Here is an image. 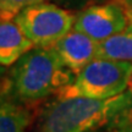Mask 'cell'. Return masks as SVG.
Masks as SVG:
<instances>
[{"instance_id":"obj_1","label":"cell","mask_w":132,"mask_h":132,"mask_svg":"<svg viewBox=\"0 0 132 132\" xmlns=\"http://www.w3.org/2000/svg\"><path fill=\"white\" fill-rule=\"evenodd\" d=\"M75 76L54 47H33L11 65L1 82L0 94L21 104L37 102L57 93Z\"/></svg>"},{"instance_id":"obj_2","label":"cell","mask_w":132,"mask_h":132,"mask_svg":"<svg viewBox=\"0 0 132 132\" xmlns=\"http://www.w3.org/2000/svg\"><path fill=\"white\" fill-rule=\"evenodd\" d=\"M132 109V89L108 99L57 98L47 104L36 132H95L113 125Z\"/></svg>"},{"instance_id":"obj_3","label":"cell","mask_w":132,"mask_h":132,"mask_svg":"<svg viewBox=\"0 0 132 132\" xmlns=\"http://www.w3.org/2000/svg\"><path fill=\"white\" fill-rule=\"evenodd\" d=\"M131 85L132 64L95 57L75 76L71 83L57 92V98L108 99L128 90Z\"/></svg>"},{"instance_id":"obj_4","label":"cell","mask_w":132,"mask_h":132,"mask_svg":"<svg viewBox=\"0 0 132 132\" xmlns=\"http://www.w3.org/2000/svg\"><path fill=\"white\" fill-rule=\"evenodd\" d=\"M76 16L54 4L38 3L15 16L22 33L34 47H53L73 28Z\"/></svg>"},{"instance_id":"obj_5","label":"cell","mask_w":132,"mask_h":132,"mask_svg":"<svg viewBox=\"0 0 132 132\" xmlns=\"http://www.w3.org/2000/svg\"><path fill=\"white\" fill-rule=\"evenodd\" d=\"M131 20L122 4L106 3L86 7L77 14L73 29L100 43L125 29Z\"/></svg>"},{"instance_id":"obj_6","label":"cell","mask_w":132,"mask_h":132,"mask_svg":"<svg viewBox=\"0 0 132 132\" xmlns=\"http://www.w3.org/2000/svg\"><path fill=\"white\" fill-rule=\"evenodd\" d=\"M53 47L64 65L77 75L87 64L97 57L98 42L72 28Z\"/></svg>"},{"instance_id":"obj_7","label":"cell","mask_w":132,"mask_h":132,"mask_svg":"<svg viewBox=\"0 0 132 132\" xmlns=\"http://www.w3.org/2000/svg\"><path fill=\"white\" fill-rule=\"evenodd\" d=\"M33 47L14 20H0V65L11 66Z\"/></svg>"},{"instance_id":"obj_8","label":"cell","mask_w":132,"mask_h":132,"mask_svg":"<svg viewBox=\"0 0 132 132\" xmlns=\"http://www.w3.org/2000/svg\"><path fill=\"white\" fill-rule=\"evenodd\" d=\"M31 121L28 109L0 94V132H27Z\"/></svg>"},{"instance_id":"obj_9","label":"cell","mask_w":132,"mask_h":132,"mask_svg":"<svg viewBox=\"0 0 132 132\" xmlns=\"http://www.w3.org/2000/svg\"><path fill=\"white\" fill-rule=\"evenodd\" d=\"M97 57L132 64V20L121 32L98 43Z\"/></svg>"},{"instance_id":"obj_10","label":"cell","mask_w":132,"mask_h":132,"mask_svg":"<svg viewBox=\"0 0 132 132\" xmlns=\"http://www.w3.org/2000/svg\"><path fill=\"white\" fill-rule=\"evenodd\" d=\"M45 0H0V20H14L27 6Z\"/></svg>"},{"instance_id":"obj_11","label":"cell","mask_w":132,"mask_h":132,"mask_svg":"<svg viewBox=\"0 0 132 132\" xmlns=\"http://www.w3.org/2000/svg\"><path fill=\"white\" fill-rule=\"evenodd\" d=\"M109 132H132V109L123 113L113 125H110Z\"/></svg>"},{"instance_id":"obj_12","label":"cell","mask_w":132,"mask_h":132,"mask_svg":"<svg viewBox=\"0 0 132 132\" xmlns=\"http://www.w3.org/2000/svg\"><path fill=\"white\" fill-rule=\"evenodd\" d=\"M6 72H7V70H6V66L0 65V86H1V82H3V80H4Z\"/></svg>"},{"instance_id":"obj_13","label":"cell","mask_w":132,"mask_h":132,"mask_svg":"<svg viewBox=\"0 0 132 132\" xmlns=\"http://www.w3.org/2000/svg\"><path fill=\"white\" fill-rule=\"evenodd\" d=\"M66 4H83V3H87L89 0H61Z\"/></svg>"},{"instance_id":"obj_14","label":"cell","mask_w":132,"mask_h":132,"mask_svg":"<svg viewBox=\"0 0 132 132\" xmlns=\"http://www.w3.org/2000/svg\"><path fill=\"white\" fill-rule=\"evenodd\" d=\"M121 4L126 7V9H131V11H132V0H121Z\"/></svg>"}]
</instances>
